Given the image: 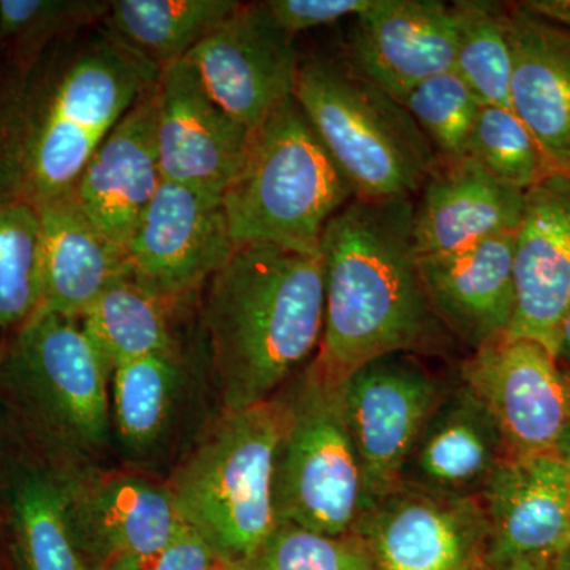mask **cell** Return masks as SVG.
<instances>
[{"instance_id":"cell-42","label":"cell","mask_w":570,"mask_h":570,"mask_svg":"<svg viewBox=\"0 0 570 570\" xmlns=\"http://www.w3.org/2000/svg\"><path fill=\"white\" fill-rule=\"evenodd\" d=\"M568 505H569V517H570V468H569V480H568Z\"/></svg>"},{"instance_id":"cell-32","label":"cell","mask_w":570,"mask_h":570,"mask_svg":"<svg viewBox=\"0 0 570 570\" xmlns=\"http://www.w3.org/2000/svg\"><path fill=\"white\" fill-rule=\"evenodd\" d=\"M468 157L499 181L530 190L554 175L546 154L512 108L482 105Z\"/></svg>"},{"instance_id":"cell-16","label":"cell","mask_w":570,"mask_h":570,"mask_svg":"<svg viewBox=\"0 0 570 570\" xmlns=\"http://www.w3.org/2000/svg\"><path fill=\"white\" fill-rule=\"evenodd\" d=\"M456 17L439 0H377L354 18L340 59L401 102L423 81L453 70Z\"/></svg>"},{"instance_id":"cell-44","label":"cell","mask_w":570,"mask_h":570,"mask_svg":"<svg viewBox=\"0 0 570 570\" xmlns=\"http://www.w3.org/2000/svg\"><path fill=\"white\" fill-rule=\"evenodd\" d=\"M217 570H228V569H225V568H219V569H217Z\"/></svg>"},{"instance_id":"cell-25","label":"cell","mask_w":570,"mask_h":570,"mask_svg":"<svg viewBox=\"0 0 570 570\" xmlns=\"http://www.w3.org/2000/svg\"><path fill=\"white\" fill-rule=\"evenodd\" d=\"M18 570H94L78 549L61 472L48 464L14 469L7 493Z\"/></svg>"},{"instance_id":"cell-5","label":"cell","mask_w":570,"mask_h":570,"mask_svg":"<svg viewBox=\"0 0 570 570\" xmlns=\"http://www.w3.org/2000/svg\"><path fill=\"white\" fill-rule=\"evenodd\" d=\"M0 351V385L58 471L85 468L110 439L112 370L80 322L39 311Z\"/></svg>"},{"instance_id":"cell-28","label":"cell","mask_w":570,"mask_h":570,"mask_svg":"<svg viewBox=\"0 0 570 570\" xmlns=\"http://www.w3.org/2000/svg\"><path fill=\"white\" fill-rule=\"evenodd\" d=\"M181 352L141 356L111 374V423L124 448L148 452L163 439L181 397Z\"/></svg>"},{"instance_id":"cell-35","label":"cell","mask_w":570,"mask_h":570,"mask_svg":"<svg viewBox=\"0 0 570 570\" xmlns=\"http://www.w3.org/2000/svg\"><path fill=\"white\" fill-rule=\"evenodd\" d=\"M377 0H268L269 13L292 37L298 33L354 20L376 6Z\"/></svg>"},{"instance_id":"cell-38","label":"cell","mask_w":570,"mask_h":570,"mask_svg":"<svg viewBox=\"0 0 570 570\" xmlns=\"http://www.w3.org/2000/svg\"><path fill=\"white\" fill-rule=\"evenodd\" d=\"M553 355L558 365L570 376V311L562 318L554 335Z\"/></svg>"},{"instance_id":"cell-1","label":"cell","mask_w":570,"mask_h":570,"mask_svg":"<svg viewBox=\"0 0 570 570\" xmlns=\"http://www.w3.org/2000/svg\"><path fill=\"white\" fill-rule=\"evenodd\" d=\"M104 21L36 62L0 50V205L71 193L97 146L159 81V67Z\"/></svg>"},{"instance_id":"cell-40","label":"cell","mask_w":570,"mask_h":570,"mask_svg":"<svg viewBox=\"0 0 570 570\" xmlns=\"http://www.w3.org/2000/svg\"><path fill=\"white\" fill-rule=\"evenodd\" d=\"M553 570H570V546L569 549L561 554L560 560L554 564Z\"/></svg>"},{"instance_id":"cell-23","label":"cell","mask_w":570,"mask_h":570,"mask_svg":"<svg viewBox=\"0 0 570 570\" xmlns=\"http://www.w3.org/2000/svg\"><path fill=\"white\" fill-rule=\"evenodd\" d=\"M414 204V243L420 255L444 254L517 234L524 212L523 190L499 181L471 157L441 164Z\"/></svg>"},{"instance_id":"cell-11","label":"cell","mask_w":570,"mask_h":570,"mask_svg":"<svg viewBox=\"0 0 570 570\" xmlns=\"http://www.w3.org/2000/svg\"><path fill=\"white\" fill-rule=\"evenodd\" d=\"M235 250L223 195L164 181L135 227L126 257L135 281L181 303Z\"/></svg>"},{"instance_id":"cell-27","label":"cell","mask_w":570,"mask_h":570,"mask_svg":"<svg viewBox=\"0 0 570 570\" xmlns=\"http://www.w3.org/2000/svg\"><path fill=\"white\" fill-rule=\"evenodd\" d=\"M238 6L234 0H115L104 22L163 70L186 59Z\"/></svg>"},{"instance_id":"cell-12","label":"cell","mask_w":570,"mask_h":570,"mask_svg":"<svg viewBox=\"0 0 570 570\" xmlns=\"http://www.w3.org/2000/svg\"><path fill=\"white\" fill-rule=\"evenodd\" d=\"M214 102L253 130L295 94L299 58L265 2L239 3L189 56Z\"/></svg>"},{"instance_id":"cell-9","label":"cell","mask_w":570,"mask_h":570,"mask_svg":"<svg viewBox=\"0 0 570 570\" xmlns=\"http://www.w3.org/2000/svg\"><path fill=\"white\" fill-rule=\"evenodd\" d=\"M452 381L412 352L379 356L344 379V411L362 471V513L400 485L409 453Z\"/></svg>"},{"instance_id":"cell-10","label":"cell","mask_w":570,"mask_h":570,"mask_svg":"<svg viewBox=\"0 0 570 570\" xmlns=\"http://www.w3.org/2000/svg\"><path fill=\"white\" fill-rule=\"evenodd\" d=\"M459 377L489 409L510 459L561 456L570 428V376L543 344L502 337L471 352Z\"/></svg>"},{"instance_id":"cell-20","label":"cell","mask_w":570,"mask_h":570,"mask_svg":"<svg viewBox=\"0 0 570 570\" xmlns=\"http://www.w3.org/2000/svg\"><path fill=\"white\" fill-rule=\"evenodd\" d=\"M156 121L157 85L112 127L73 186L86 216L124 250L164 183Z\"/></svg>"},{"instance_id":"cell-6","label":"cell","mask_w":570,"mask_h":570,"mask_svg":"<svg viewBox=\"0 0 570 570\" xmlns=\"http://www.w3.org/2000/svg\"><path fill=\"white\" fill-rule=\"evenodd\" d=\"M295 97L250 132L242 167L223 195L236 247L275 245L321 254L326 224L354 198Z\"/></svg>"},{"instance_id":"cell-13","label":"cell","mask_w":570,"mask_h":570,"mask_svg":"<svg viewBox=\"0 0 570 570\" xmlns=\"http://www.w3.org/2000/svg\"><path fill=\"white\" fill-rule=\"evenodd\" d=\"M356 534L376 570H478L489 524L479 498L397 485L360 517Z\"/></svg>"},{"instance_id":"cell-4","label":"cell","mask_w":570,"mask_h":570,"mask_svg":"<svg viewBox=\"0 0 570 570\" xmlns=\"http://www.w3.org/2000/svg\"><path fill=\"white\" fill-rule=\"evenodd\" d=\"M285 415L279 395L224 412L167 482L184 523L225 569H249L276 530L273 475Z\"/></svg>"},{"instance_id":"cell-19","label":"cell","mask_w":570,"mask_h":570,"mask_svg":"<svg viewBox=\"0 0 570 570\" xmlns=\"http://www.w3.org/2000/svg\"><path fill=\"white\" fill-rule=\"evenodd\" d=\"M517 309L505 337H528L553 354L570 311V178L551 175L524 195L515 234Z\"/></svg>"},{"instance_id":"cell-18","label":"cell","mask_w":570,"mask_h":570,"mask_svg":"<svg viewBox=\"0 0 570 570\" xmlns=\"http://www.w3.org/2000/svg\"><path fill=\"white\" fill-rule=\"evenodd\" d=\"M513 257L515 234L419 257L420 277L434 316L471 352L508 336L517 309Z\"/></svg>"},{"instance_id":"cell-43","label":"cell","mask_w":570,"mask_h":570,"mask_svg":"<svg viewBox=\"0 0 570 570\" xmlns=\"http://www.w3.org/2000/svg\"><path fill=\"white\" fill-rule=\"evenodd\" d=\"M0 483H2V463H0Z\"/></svg>"},{"instance_id":"cell-7","label":"cell","mask_w":570,"mask_h":570,"mask_svg":"<svg viewBox=\"0 0 570 570\" xmlns=\"http://www.w3.org/2000/svg\"><path fill=\"white\" fill-rule=\"evenodd\" d=\"M294 97L356 198H412L441 167L406 108L337 58L302 59Z\"/></svg>"},{"instance_id":"cell-34","label":"cell","mask_w":570,"mask_h":570,"mask_svg":"<svg viewBox=\"0 0 570 570\" xmlns=\"http://www.w3.org/2000/svg\"><path fill=\"white\" fill-rule=\"evenodd\" d=\"M247 570H376L356 532L321 534L279 523Z\"/></svg>"},{"instance_id":"cell-26","label":"cell","mask_w":570,"mask_h":570,"mask_svg":"<svg viewBox=\"0 0 570 570\" xmlns=\"http://www.w3.org/2000/svg\"><path fill=\"white\" fill-rule=\"evenodd\" d=\"M178 305L127 275L112 283L78 322L115 370L141 356L179 351L174 328Z\"/></svg>"},{"instance_id":"cell-33","label":"cell","mask_w":570,"mask_h":570,"mask_svg":"<svg viewBox=\"0 0 570 570\" xmlns=\"http://www.w3.org/2000/svg\"><path fill=\"white\" fill-rule=\"evenodd\" d=\"M400 104L433 146L441 164L466 159L482 104L455 70L423 81Z\"/></svg>"},{"instance_id":"cell-8","label":"cell","mask_w":570,"mask_h":570,"mask_svg":"<svg viewBox=\"0 0 570 570\" xmlns=\"http://www.w3.org/2000/svg\"><path fill=\"white\" fill-rule=\"evenodd\" d=\"M341 384L311 362L277 393L287 407L273 475L277 524L328 535L358 524L362 471Z\"/></svg>"},{"instance_id":"cell-41","label":"cell","mask_w":570,"mask_h":570,"mask_svg":"<svg viewBox=\"0 0 570 570\" xmlns=\"http://www.w3.org/2000/svg\"><path fill=\"white\" fill-rule=\"evenodd\" d=\"M561 459L568 463V466L570 468V428L568 436H566L564 444H562L561 449Z\"/></svg>"},{"instance_id":"cell-21","label":"cell","mask_w":570,"mask_h":570,"mask_svg":"<svg viewBox=\"0 0 570 570\" xmlns=\"http://www.w3.org/2000/svg\"><path fill=\"white\" fill-rule=\"evenodd\" d=\"M510 459L501 431L459 376L420 431L400 485L452 498H479Z\"/></svg>"},{"instance_id":"cell-39","label":"cell","mask_w":570,"mask_h":570,"mask_svg":"<svg viewBox=\"0 0 570 570\" xmlns=\"http://www.w3.org/2000/svg\"><path fill=\"white\" fill-rule=\"evenodd\" d=\"M478 570H540L527 564L491 566L483 562Z\"/></svg>"},{"instance_id":"cell-15","label":"cell","mask_w":570,"mask_h":570,"mask_svg":"<svg viewBox=\"0 0 570 570\" xmlns=\"http://www.w3.org/2000/svg\"><path fill=\"white\" fill-rule=\"evenodd\" d=\"M568 480L560 455L504 461L479 494L489 524L483 562L553 570L570 546Z\"/></svg>"},{"instance_id":"cell-17","label":"cell","mask_w":570,"mask_h":570,"mask_svg":"<svg viewBox=\"0 0 570 570\" xmlns=\"http://www.w3.org/2000/svg\"><path fill=\"white\" fill-rule=\"evenodd\" d=\"M249 137L250 130L214 102L186 59L160 70L156 138L164 181L224 195Z\"/></svg>"},{"instance_id":"cell-36","label":"cell","mask_w":570,"mask_h":570,"mask_svg":"<svg viewBox=\"0 0 570 570\" xmlns=\"http://www.w3.org/2000/svg\"><path fill=\"white\" fill-rule=\"evenodd\" d=\"M223 568L200 535L184 527L163 549L115 562L104 570H217Z\"/></svg>"},{"instance_id":"cell-3","label":"cell","mask_w":570,"mask_h":570,"mask_svg":"<svg viewBox=\"0 0 570 570\" xmlns=\"http://www.w3.org/2000/svg\"><path fill=\"white\" fill-rule=\"evenodd\" d=\"M204 287L202 324L224 412L265 403L313 362L324 333L322 254L236 247Z\"/></svg>"},{"instance_id":"cell-22","label":"cell","mask_w":570,"mask_h":570,"mask_svg":"<svg viewBox=\"0 0 570 570\" xmlns=\"http://www.w3.org/2000/svg\"><path fill=\"white\" fill-rule=\"evenodd\" d=\"M510 108L530 129L554 175L570 178V31L509 3Z\"/></svg>"},{"instance_id":"cell-24","label":"cell","mask_w":570,"mask_h":570,"mask_svg":"<svg viewBox=\"0 0 570 570\" xmlns=\"http://www.w3.org/2000/svg\"><path fill=\"white\" fill-rule=\"evenodd\" d=\"M36 208L40 217V311L78 321L112 283L130 275L126 250L86 216L73 190Z\"/></svg>"},{"instance_id":"cell-14","label":"cell","mask_w":570,"mask_h":570,"mask_svg":"<svg viewBox=\"0 0 570 570\" xmlns=\"http://www.w3.org/2000/svg\"><path fill=\"white\" fill-rule=\"evenodd\" d=\"M59 472L71 531L94 570L163 549L186 527L167 483L88 466Z\"/></svg>"},{"instance_id":"cell-37","label":"cell","mask_w":570,"mask_h":570,"mask_svg":"<svg viewBox=\"0 0 570 570\" xmlns=\"http://www.w3.org/2000/svg\"><path fill=\"white\" fill-rule=\"evenodd\" d=\"M519 3L540 20L570 31V0H524Z\"/></svg>"},{"instance_id":"cell-30","label":"cell","mask_w":570,"mask_h":570,"mask_svg":"<svg viewBox=\"0 0 570 570\" xmlns=\"http://www.w3.org/2000/svg\"><path fill=\"white\" fill-rule=\"evenodd\" d=\"M41 307L40 217L28 202L0 205V333H11Z\"/></svg>"},{"instance_id":"cell-29","label":"cell","mask_w":570,"mask_h":570,"mask_svg":"<svg viewBox=\"0 0 570 570\" xmlns=\"http://www.w3.org/2000/svg\"><path fill=\"white\" fill-rule=\"evenodd\" d=\"M452 6L456 17L453 70L480 104L510 108L513 59L509 3L461 0Z\"/></svg>"},{"instance_id":"cell-2","label":"cell","mask_w":570,"mask_h":570,"mask_svg":"<svg viewBox=\"0 0 570 570\" xmlns=\"http://www.w3.org/2000/svg\"><path fill=\"white\" fill-rule=\"evenodd\" d=\"M324 333L313 362L336 382L371 360L419 354L442 335L414 243L412 198H352L326 224Z\"/></svg>"},{"instance_id":"cell-31","label":"cell","mask_w":570,"mask_h":570,"mask_svg":"<svg viewBox=\"0 0 570 570\" xmlns=\"http://www.w3.org/2000/svg\"><path fill=\"white\" fill-rule=\"evenodd\" d=\"M110 9L107 0H0V50L36 62L56 41L102 22Z\"/></svg>"}]
</instances>
